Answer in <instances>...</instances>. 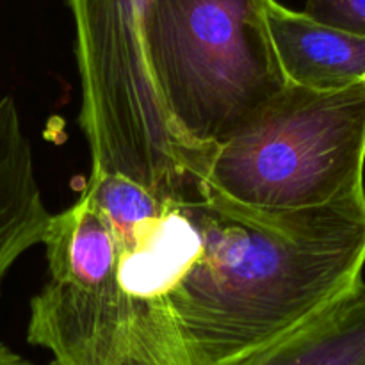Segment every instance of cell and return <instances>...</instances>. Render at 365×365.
I'll return each instance as SVG.
<instances>
[{"label":"cell","mask_w":365,"mask_h":365,"mask_svg":"<svg viewBox=\"0 0 365 365\" xmlns=\"http://www.w3.org/2000/svg\"><path fill=\"white\" fill-rule=\"evenodd\" d=\"M180 203L200 245L170 307L195 365L239 364L365 285V191L269 212L203 182Z\"/></svg>","instance_id":"6da1fadb"},{"label":"cell","mask_w":365,"mask_h":365,"mask_svg":"<svg viewBox=\"0 0 365 365\" xmlns=\"http://www.w3.org/2000/svg\"><path fill=\"white\" fill-rule=\"evenodd\" d=\"M75 27L81 123L93 173H113L160 200L205 182L209 157L171 123L145 50L153 0H66Z\"/></svg>","instance_id":"7a4b0ae2"},{"label":"cell","mask_w":365,"mask_h":365,"mask_svg":"<svg viewBox=\"0 0 365 365\" xmlns=\"http://www.w3.org/2000/svg\"><path fill=\"white\" fill-rule=\"evenodd\" d=\"M267 0H153L145 50L178 134L210 157L285 86Z\"/></svg>","instance_id":"3957f363"},{"label":"cell","mask_w":365,"mask_h":365,"mask_svg":"<svg viewBox=\"0 0 365 365\" xmlns=\"http://www.w3.org/2000/svg\"><path fill=\"white\" fill-rule=\"evenodd\" d=\"M41 245L48 280L31 302L27 341L52 365H195L173 317L125 294L116 239L88 192L52 214Z\"/></svg>","instance_id":"277c9868"},{"label":"cell","mask_w":365,"mask_h":365,"mask_svg":"<svg viewBox=\"0 0 365 365\" xmlns=\"http://www.w3.org/2000/svg\"><path fill=\"white\" fill-rule=\"evenodd\" d=\"M365 81L287 84L212 150L205 182L241 205L302 210L365 191Z\"/></svg>","instance_id":"5b68a950"},{"label":"cell","mask_w":365,"mask_h":365,"mask_svg":"<svg viewBox=\"0 0 365 365\" xmlns=\"http://www.w3.org/2000/svg\"><path fill=\"white\" fill-rule=\"evenodd\" d=\"M266 21L289 84L339 91L365 81L364 38L319 24L277 0L266 2Z\"/></svg>","instance_id":"8992f818"},{"label":"cell","mask_w":365,"mask_h":365,"mask_svg":"<svg viewBox=\"0 0 365 365\" xmlns=\"http://www.w3.org/2000/svg\"><path fill=\"white\" fill-rule=\"evenodd\" d=\"M50 217L20 110L13 96H4L0 98V285L18 259L43 242Z\"/></svg>","instance_id":"52a82bcc"},{"label":"cell","mask_w":365,"mask_h":365,"mask_svg":"<svg viewBox=\"0 0 365 365\" xmlns=\"http://www.w3.org/2000/svg\"><path fill=\"white\" fill-rule=\"evenodd\" d=\"M235 365H365V285Z\"/></svg>","instance_id":"ba28073f"},{"label":"cell","mask_w":365,"mask_h":365,"mask_svg":"<svg viewBox=\"0 0 365 365\" xmlns=\"http://www.w3.org/2000/svg\"><path fill=\"white\" fill-rule=\"evenodd\" d=\"M303 13L319 24L365 39V0H305Z\"/></svg>","instance_id":"9c48e42d"},{"label":"cell","mask_w":365,"mask_h":365,"mask_svg":"<svg viewBox=\"0 0 365 365\" xmlns=\"http://www.w3.org/2000/svg\"><path fill=\"white\" fill-rule=\"evenodd\" d=\"M0 365H36V364H32L31 360L24 359V356L18 355L16 351H13L9 346L0 342Z\"/></svg>","instance_id":"30bf717a"}]
</instances>
